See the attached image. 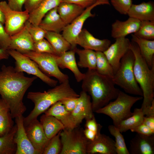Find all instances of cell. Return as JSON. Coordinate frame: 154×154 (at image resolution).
<instances>
[{
    "label": "cell",
    "instance_id": "8d00e7d4",
    "mask_svg": "<svg viewBox=\"0 0 154 154\" xmlns=\"http://www.w3.org/2000/svg\"><path fill=\"white\" fill-rule=\"evenodd\" d=\"M60 131L50 139L42 152V154H60L62 148Z\"/></svg>",
    "mask_w": 154,
    "mask_h": 154
},
{
    "label": "cell",
    "instance_id": "f6af8a7d",
    "mask_svg": "<svg viewBox=\"0 0 154 154\" xmlns=\"http://www.w3.org/2000/svg\"><path fill=\"white\" fill-rule=\"evenodd\" d=\"M61 2L75 4L85 9L92 5L96 1V0H61Z\"/></svg>",
    "mask_w": 154,
    "mask_h": 154
},
{
    "label": "cell",
    "instance_id": "e0dca14e",
    "mask_svg": "<svg viewBox=\"0 0 154 154\" xmlns=\"http://www.w3.org/2000/svg\"><path fill=\"white\" fill-rule=\"evenodd\" d=\"M76 44L84 49L103 52L110 45L111 42L107 39H100L96 38L87 29H84L78 37Z\"/></svg>",
    "mask_w": 154,
    "mask_h": 154
},
{
    "label": "cell",
    "instance_id": "ffe728a7",
    "mask_svg": "<svg viewBox=\"0 0 154 154\" xmlns=\"http://www.w3.org/2000/svg\"><path fill=\"white\" fill-rule=\"evenodd\" d=\"M141 22L137 19L129 17L124 21L116 20L112 25L111 37L116 39L134 34L139 29Z\"/></svg>",
    "mask_w": 154,
    "mask_h": 154
},
{
    "label": "cell",
    "instance_id": "f546056e",
    "mask_svg": "<svg viewBox=\"0 0 154 154\" xmlns=\"http://www.w3.org/2000/svg\"><path fill=\"white\" fill-rule=\"evenodd\" d=\"M75 52L79 56L77 65L81 68H87L88 69H95L96 66V52L93 50L80 49L76 48Z\"/></svg>",
    "mask_w": 154,
    "mask_h": 154
},
{
    "label": "cell",
    "instance_id": "d6a6232c",
    "mask_svg": "<svg viewBox=\"0 0 154 154\" xmlns=\"http://www.w3.org/2000/svg\"><path fill=\"white\" fill-rule=\"evenodd\" d=\"M96 52V70L99 74L112 79L114 72L103 52Z\"/></svg>",
    "mask_w": 154,
    "mask_h": 154
},
{
    "label": "cell",
    "instance_id": "f5cc1de1",
    "mask_svg": "<svg viewBox=\"0 0 154 154\" xmlns=\"http://www.w3.org/2000/svg\"><path fill=\"white\" fill-rule=\"evenodd\" d=\"M5 21L4 15L0 7V22L4 25V24Z\"/></svg>",
    "mask_w": 154,
    "mask_h": 154
},
{
    "label": "cell",
    "instance_id": "c3c4849f",
    "mask_svg": "<svg viewBox=\"0 0 154 154\" xmlns=\"http://www.w3.org/2000/svg\"><path fill=\"white\" fill-rule=\"evenodd\" d=\"M143 123L154 131V116H145Z\"/></svg>",
    "mask_w": 154,
    "mask_h": 154
},
{
    "label": "cell",
    "instance_id": "3957f363",
    "mask_svg": "<svg viewBox=\"0 0 154 154\" xmlns=\"http://www.w3.org/2000/svg\"><path fill=\"white\" fill-rule=\"evenodd\" d=\"M52 89L44 92H29L27 98L34 104V107L29 114L23 118L25 127L37 119L38 116L44 113L52 105L62 100L79 96L71 87L69 80L60 83Z\"/></svg>",
    "mask_w": 154,
    "mask_h": 154
},
{
    "label": "cell",
    "instance_id": "44dd1931",
    "mask_svg": "<svg viewBox=\"0 0 154 154\" xmlns=\"http://www.w3.org/2000/svg\"><path fill=\"white\" fill-rule=\"evenodd\" d=\"M75 48L57 55L56 61L59 68L69 69L73 73L76 81L80 82L83 79L85 73L81 72L78 69L75 56Z\"/></svg>",
    "mask_w": 154,
    "mask_h": 154
},
{
    "label": "cell",
    "instance_id": "277c9868",
    "mask_svg": "<svg viewBox=\"0 0 154 154\" xmlns=\"http://www.w3.org/2000/svg\"><path fill=\"white\" fill-rule=\"evenodd\" d=\"M130 49L135 57L133 66L135 77L143 94V100L141 108L145 115L154 100V65L151 68L149 67L135 42H130Z\"/></svg>",
    "mask_w": 154,
    "mask_h": 154
},
{
    "label": "cell",
    "instance_id": "7402d4cb",
    "mask_svg": "<svg viewBox=\"0 0 154 154\" xmlns=\"http://www.w3.org/2000/svg\"><path fill=\"white\" fill-rule=\"evenodd\" d=\"M127 15L141 21H154V3L150 1L138 4H133Z\"/></svg>",
    "mask_w": 154,
    "mask_h": 154
},
{
    "label": "cell",
    "instance_id": "30bf717a",
    "mask_svg": "<svg viewBox=\"0 0 154 154\" xmlns=\"http://www.w3.org/2000/svg\"><path fill=\"white\" fill-rule=\"evenodd\" d=\"M0 7L5 16V29L10 36L19 32L23 28L29 17V13L27 11L13 10L5 1L0 2Z\"/></svg>",
    "mask_w": 154,
    "mask_h": 154
},
{
    "label": "cell",
    "instance_id": "6da1fadb",
    "mask_svg": "<svg viewBox=\"0 0 154 154\" xmlns=\"http://www.w3.org/2000/svg\"><path fill=\"white\" fill-rule=\"evenodd\" d=\"M35 76H26L13 67L3 65L0 71V95L8 106L13 118L23 115L26 111L23 102L25 94Z\"/></svg>",
    "mask_w": 154,
    "mask_h": 154
},
{
    "label": "cell",
    "instance_id": "836d02e7",
    "mask_svg": "<svg viewBox=\"0 0 154 154\" xmlns=\"http://www.w3.org/2000/svg\"><path fill=\"white\" fill-rule=\"evenodd\" d=\"M9 109L6 104L0 111V137L9 132L14 127V123Z\"/></svg>",
    "mask_w": 154,
    "mask_h": 154
},
{
    "label": "cell",
    "instance_id": "f907efd6",
    "mask_svg": "<svg viewBox=\"0 0 154 154\" xmlns=\"http://www.w3.org/2000/svg\"><path fill=\"white\" fill-rule=\"evenodd\" d=\"M9 56L8 50L0 48V61L8 59Z\"/></svg>",
    "mask_w": 154,
    "mask_h": 154
},
{
    "label": "cell",
    "instance_id": "484cf974",
    "mask_svg": "<svg viewBox=\"0 0 154 154\" xmlns=\"http://www.w3.org/2000/svg\"><path fill=\"white\" fill-rule=\"evenodd\" d=\"M84 10L78 5L65 2H61L57 7L58 13L66 25L72 23Z\"/></svg>",
    "mask_w": 154,
    "mask_h": 154
},
{
    "label": "cell",
    "instance_id": "74e56055",
    "mask_svg": "<svg viewBox=\"0 0 154 154\" xmlns=\"http://www.w3.org/2000/svg\"><path fill=\"white\" fill-rule=\"evenodd\" d=\"M26 27L34 42L40 41L45 38L46 31L39 25L33 24L27 21L25 23Z\"/></svg>",
    "mask_w": 154,
    "mask_h": 154
},
{
    "label": "cell",
    "instance_id": "f35d334b",
    "mask_svg": "<svg viewBox=\"0 0 154 154\" xmlns=\"http://www.w3.org/2000/svg\"><path fill=\"white\" fill-rule=\"evenodd\" d=\"M34 51L39 53H47L57 55L50 43L44 38L34 43Z\"/></svg>",
    "mask_w": 154,
    "mask_h": 154
},
{
    "label": "cell",
    "instance_id": "60d3db41",
    "mask_svg": "<svg viewBox=\"0 0 154 154\" xmlns=\"http://www.w3.org/2000/svg\"><path fill=\"white\" fill-rule=\"evenodd\" d=\"M3 25L0 22V48L8 50L10 43L11 36L7 33Z\"/></svg>",
    "mask_w": 154,
    "mask_h": 154
},
{
    "label": "cell",
    "instance_id": "ac0fdd59",
    "mask_svg": "<svg viewBox=\"0 0 154 154\" xmlns=\"http://www.w3.org/2000/svg\"><path fill=\"white\" fill-rule=\"evenodd\" d=\"M34 43L25 26L19 32L11 36L8 50H14L24 54L30 51H34Z\"/></svg>",
    "mask_w": 154,
    "mask_h": 154
},
{
    "label": "cell",
    "instance_id": "db71d44e",
    "mask_svg": "<svg viewBox=\"0 0 154 154\" xmlns=\"http://www.w3.org/2000/svg\"><path fill=\"white\" fill-rule=\"evenodd\" d=\"M96 1L100 3L101 5H110L109 0H96Z\"/></svg>",
    "mask_w": 154,
    "mask_h": 154
},
{
    "label": "cell",
    "instance_id": "ab89813d",
    "mask_svg": "<svg viewBox=\"0 0 154 154\" xmlns=\"http://www.w3.org/2000/svg\"><path fill=\"white\" fill-rule=\"evenodd\" d=\"M114 8L120 14L127 15L133 4L132 0H110Z\"/></svg>",
    "mask_w": 154,
    "mask_h": 154
},
{
    "label": "cell",
    "instance_id": "b9f144b4",
    "mask_svg": "<svg viewBox=\"0 0 154 154\" xmlns=\"http://www.w3.org/2000/svg\"><path fill=\"white\" fill-rule=\"evenodd\" d=\"M78 97L65 98L60 101L64 105L66 110L68 112H71L74 109L77 105Z\"/></svg>",
    "mask_w": 154,
    "mask_h": 154
},
{
    "label": "cell",
    "instance_id": "9c48e42d",
    "mask_svg": "<svg viewBox=\"0 0 154 154\" xmlns=\"http://www.w3.org/2000/svg\"><path fill=\"white\" fill-rule=\"evenodd\" d=\"M8 51L9 56L15 61L14 68L17 71L33 75L50 86L54 87L56 86L58 81L51 78L43 73L33 60L15 50L9 49Z\"/></svg>",
    "mask_w": 154,
    "mask_h": 154
},
{
    "label": "cell",
    "instance_id": "ee69618b",
    "mask_svg": "<svg viewBox=\"0 0 154 154\" xmlns=\"http://www.w3.org/2000/svg\"><path fill=\"white\" fill-rule=\"evenodd\" d=\"M130 130L132 132L145 135H154V131L143 123Z\"/></svg>",
    "mask_w": 154,
    "mask_h": 154
},
{
    "label": "cell",
    "instance_id": "603a6c76",
    "mask_svg": "<svg viewBox=\"0 0 154 154\" xmlns=\"http://www.w3.org/2000/svg\"><path fill=\"white\" fill-rule=\"evenodd\" d=\"M57 7L47 13L39 25L46 31L60 33L66 25L58 13Z\"/></svg>",
    "mask_w": 154,
    "mask_h": 154
},
{
    "label": "cell",
    "instance_id": "5bb4252c",
    "mask_svg": "<svg viewBox=\"0 0 154 154\" xmlns=\"http://www.w3.org/2000/svg\"><path fill=\"white\" fill-rule=\"evenodd\" d=\"M93 112L90 96L82 91L77 105L71 112L76 127L79 126L84 119L86 120L92 118L94 116Z\"/></svg>",
    "mask_w": 154,
    "mask_h": 154
},
{
    "label": "cell",
    "instance_id": "83f0119b",
    "mask_svg": "<svg viewBox=\"0 0 154 154\" xmlns=\"http://www.w3.org/2000/svg\"><path fill=\"white\" fill-rule=\"evenodd\" d=\"M40 121L46 136L49 139L65 129L62 123L52 116L43 114Z\"/></svg>",
    "mask_w": 154,
    "mask_h": 154
},
{
    "label": "cell",
    "instance_id": "681fc988",
    "mask_svg": "<svg viewBox=\"0 0 154 154\" xmlns=\"http://www.w3.org/2000/svg\"><path fill=\"white\" fill-rule=\"evenodd\" d=\"M83 132L86 138L90 141L93 140L99 134H97L94 131L86 128L83 130Z\"/></svg>",
    "mask_w": 154,
    "mask_h": 154
},
{
    "label": "cell",
    "instance_id": "7c38bea8",
    "mask_svg": "<svg viewBox=\"0 0 154 154\" xmlns=\"http://www.w3.org/2000/svg\"><path fill=\"white\" fill-rule=\"evenodd\" d=\"M130 45L128 38L125 37L117 38L115 42L103 52L112 67L114 73L119 67L121 59L130 49Z\"/></svg>",
    "mask_w": 154,
    "mask_h": 154
},
{
    "label": "cell",
    "instance_id": "2e32d148",
    "mask_svg": "<svg viewBox=\"0 0 154 154\" xmlns=\"http://www.w3.org/2000/svg\"><path fill=\"white\" fill-rule=\"evenodd\" d=\"M87 154H117L115 141L109 136L99 133L93 141H88Z\"/></svg>",
    "mask_w": 154,
    "mask_h": 154
},
{
    "label": "cell",
    "instance_id": "7dc6e473",
    "mask_svg": "<svg viewBox=\"0 0 154 154\" xmlns=\"http://www.w3.org/2000/svg\"><path fill=\"white\" fill-rule=\"evenodd\" d=\"M43 0H26L24 6L25 10L30 13L35 9Z\"/></svg>",
    "mask_w": 154,
    "mask_h": 154
},
{
    "label": "cell",
    "instance_id": "52a82bcc",
    "mask_svg": "<svg viewBox=\"0 0 154 154\" xmlns=\"http://www.w3.org/2000/svg\"><path fill=\"white\" fill-rule=\"evenodd\" d=\"M82 128L79 126L72 129H64L60 131L62 148L60 154H87L88 140Z\"/></svg>",
    "mask_w": 154,
    "mask_h": 154
},
{
    "label": "cell",
    "instance_id": "d6986e66",
    "mask_svg": "<svg viewBox=\"0 0 154 154\" xmlns=\"http://www.w3.org/2000/svg\"><path fill=\"white\" fill-rule=\"evenodd\" d=\"M131 154H154V135L137 133L130 141L128 150Z\"/></svg>",
    "mask_w": 154,
    "mask_h": 154
},
{
    "label": "cell",
    "instance_id": "8992f818",
    "mask_svg": "<svg viewBox=\"0 0 154 154\" xmlns=\"http://www.w3.org/2000/svg\"><path fill=\"white\" fill-rule=\"evenodd\" d=\"M143 99L142 96H131L120 90L114 101L110 102L95 112L108 116L112 120L114 125L117 127L122 121L132 115L131 108L136 102Z\"/></svg>",
    "mask_w": 154,
    "mask_h": 154
},
{
    "label": "cell",
    "instance_id": "4fadbf2b",
    "mask_svg": "<svg viewBox=\"0 0 154 154\" xmlns=\"http://www.w3.org/2000/svg\"><path fill=\"white\" fill-rule=\"evenodd\" d=\"M23 115L15 118L17 131L14 142L17 149L15 154H40L33 146L29 140L24 125Z\"/></svg>",
    "mask_w": 154,
    "mask_h": 154
},
{
    "label": "cell",
    "instance_id": "7bdbcfd3",
    "mask_svg": "<svg viewBox=\"0 0 154 154\" xmlns=\"http://www.w3.org/2000/svg\"><path fill=\"white\" fill-rule=\"evenodd\" d=\"M85 126L86 128L94 131L98 134L100 133L102 127L101 125L97 122L94 116L92 118L86 120Z\"/></svg>",
    "mask_w": 154,
    "mask_h": 154
},
{
    "label": "cell",
    "instance_id": "9a60e30c",
    "mask_svg": "<svg viewBox=\"0 0 154 154\" xmlns=\"http://www.w3.org/2000/svg\"><path fill=\"white\" fill-rule=\"evenodd\" d=\"M27 136L34 147L40 153L50 139L46 136L40 121L37 119L25 127Z\"/></svg>",
    "mask_w": 154,
    "mask_h": 154
},
{
    "label": "cell",
    "instance_id": "ba28073f",
    "mask_svg": "<svg viewBox=\"0 0 154 154\" xmlns=\"http://www.w3.org/2000/svg\"><path fill=\"white\" fill-rule=\"evenodd\" d=\"M24 54L35 61L45 74L49 77H55L60 83L69 80L68 75L62 73L59 69L56 61V55L39 53L35 51Z\"/></svg>",
    "mask_w": 154,
    "mask_h": 154
},
{
    "label": "cell",
    "instance_id": "7a4b0ae2",
    "mask_svg": "<svg viewBox=\"0 0 154 154\" xmlns=\"http://www.w3.org/2000/svg\"><path fill=\"white\" fill-rule=\"evenodd\" d=\"M82 81V90L91 97L93 112L116 99L120 91L115 87L112 79L99 74L95 69H88Z\"/></svg>",
    "mask_w": 154,
    "mask_h": 154
},
{
    "label": "cell",
    "instance_id": "11a10c76",
    "mask_svg": "<svg viewBox=\"0 0 154 154\" xmlns=\"http://www.w3.org/2000/svg\"><path fill=\"white\" fill-rule=\"evenodd\" d=\"M6 104V103L1 98L0 99V111Z\"/></svg>",
    "mask_w": 154,
    "mask_h": 154
},
{
    "label": "cell",
    "instance_id": "5b68a950",
    "mask_svg": "<svg viewBox=\"0 0 154 154\" xmlns=\"http://www.w3.org/2000/svg\"><path fill=\"white\" fill-rule=\"evenodd\" d=\"M135 57L130 49L121 59L119 67L114 73L112 81L127 93L143 96L142 91L134 76Z\"/></svg>",
    "mask_w": 154,
    "mask_h": 154
},
{
    "label": "cell",
    "instance_id": "cb8c5ba5",
    "mask_svg": "<svg viewBox=\"0 0 154 154\" xmlns=\"http://www.w3.org/2000/svg\"><path fill=\"white\" fill-rule=\"evenodd\" d=\"M44 113L55 117L62 123L65 129H72L76 127L71 112L66 110L60 101L52 105Z\"/></svg>",
    "mask_w": 154,
    "mask_h": 154
},
{
    "label": "cell",
    "instance_id": "8fae6325",
    "mask_svg": "<svg viewBox=\"0 0 154 154\" xmlns=\"http://www.w3.org/2000/svg\"><path fill=\"white\" fill-rule=\"evenodd\" d=\"M102 5L96 1L92 5L84 9L83 12L72 23L66 25L62 31V35L71 46V49L76 48V41L82 31L85 21L89 18L94 17L95 15L92 13V10L96 7Z\"/></svg>",
    "mask_w": 154,
    "mask_h": 154
},
{
    "label": "cell",
    "instance_id": "4dcf8cb0",
    "mask_svg": "<svg viewBox=\"0 0 154 154\" xmlns=\"http://www.w3.org/2000/svg\"><path fill=\"white\" fill-rule=\"evenodd\" d=\"M144 116L141 108H135L132 115L122 121L117 127L121 133L126 132L142 123Z\"/></svg>",
    "mask_w": 154,
    "mask_h": 154
},
{
    "label": "cell",
    "instance_id": "d4e9b609",
    "mask_svg": "<svg viewBox=\"0 0 154 154\" xmlns=\"http://www.w3.org/2000/svg\"><path fill=\"white\" fill-rule=\"evenodd\" d=\"M61 2V0H43L29 13L28 21L33 24L39 25L46 13L57 7Z\"/></svg>",
    "mask_w": 154,
    "mask_h": 154
},
{
    "label": "cell",
    "instance_id": "4316f807",
    "mask_svg": "<svg viewBox=\"0 0 154 154\" xmlns=\"http://www.w3.org/2000/svg\"><path fill=\"white\" fill-rule=\"evenodd\" d=\"M131 37V41L137 44L141 55L151 68L154 65V40L142 38L133 34Z\"/></svg>",
    "mask_w": 154,
    "mask_h": 154
},
{
    "label": "cell",
    "instance_id": "d590c367",
    "mask_svg": "<svg viewBox=\"0 0 154 154\" xmlns=\"http://www.w3.org/2000/svg\"><path fill=\"white\" fill-rule=\"evenodd\" d=\"M133 34L142 38L154 40V21H141L139 29Z\"/></svg>",
    "mask_w": 154,
    "mask_h": 154
},
{
    "label": "cell",
    "instance_id": "bcb514c9",
    "mask_svg": "<svg viewBox=\"0 0 154 154\" xmlns=\"http://www.w3.org/2000/svg\"><path fill=\"white\" fill-rule=\"evenodd\" d=\"M26 0H7V4L12 9L17 11H23V7Z\"/></svg>",
    "mask_w": 154,
    "mask_h": 154
},
{
    "label": "cell",
    "instance_id": "f1b7e54d",
    "mask_svg": "<svg viewBox=\"0 0 154 154\" xmlns=\"http://www.w3.org/2000/svg\"><path fill=\"white\" fill-rule=\"evenodd\" d=\"M45 38L51 44L58 55L71 49V46L59 33L46 31Z\"/></svg>",
    "mask_w": 154,
    "mask_h": 154
},
{
    "label": "cell",
    "instance_id": "e575fe53",
    "mask_svg": "<svg viewBox=\"0 0 154 154\" xmlns=\"http://www.w3.org/2000/svg\"><path fill=\"white\" fill-rule=\"evenodd\" d=\"M110 134L115 138V147L117 154H130L123 136L118 128L114 125L108 127Z\"/></svg>",
    "mask_w": 154,
    "mask_h": 154
},
{
    "label": "cell",
    "instance_id": "1f68e13d",
    "mask_svg": "<svg viewBox=\"0 0 154 154\" xmlns=\"http://www.w3.org/2000/svg\"><path fill=\"white\" fill-rule=\"evenodd\" d=\"M16 131V125L8 133L0 137V154H15L17 147L14 137Z\"/></svg>",
    "mask_w": 154,
    "mask_h": 154
},
{
    "label": "cell",
    "instance_id": "816d5d0a",
    "mask_svg": "<svg viewBox=\"0 0 154 154\" xmlns=\"http://www.w3.org/2000/svg\"><path fill=\"white\" fill-rule=\"evenodd\" d=\"M145 115L146 116H154V100L152 101L151 106Z\"/></svg>",
    "mask_w": 154,
    "mask_h": 154
}]
</instances>
